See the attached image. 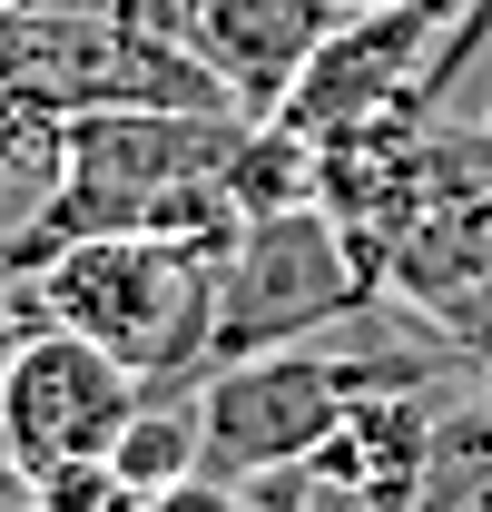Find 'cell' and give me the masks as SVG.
<instances>
[{
	"instance_id": "obj_1",
	"label": "cell",
	"mask_w": 492,
	"mask_h": 512,
	"mask_svg": "<svg viewBox=\"0 0 492 512\" xmlns=\"http://www.w3.org/2000/svg\"><path fill=\"white\" fill-rule=\"evenodd\" d=\"M50 325L109 345L119 365L148 384H178L207 365V306H217V247L197 237H158V227H99V237H60L30 266Z\"/></svg>"
},
{
	"instance_id": "obj_2",
	"label": "cell",
	"mask_w": 492,
	"mask_h": 512,
	"mask_svg": "<svg viewBox=\"0 0 492 512\" xmlns=\"http://www.w3.org/2000/svg\"><path fill=\"white\" fill-rule=\"evenodd\" d=\"M384 296L374 266L355 256V237L315 207H276V217H246L237 247L217 256V306H207V365L227 355H266V345H296L325 325H355Z\"/></svg>"
},
{
	"instance_id": "obj_3",
	"label": "cell",
	"mask_w": 492,
	"mask_h": 512,
	"mask_svg": "<svg viewBox=\"0 0 492 512\" xmlns=\"http://www.w3.org/2000/svg\"><path fill=\"white\" fill-rule=\"evenodd\" d=\"M384 384H424V365L325 355V345L227 355V365H207V394H197L207 463H217V473H286V463H306V453L355 414V394H384Z\"/></svg>"
},
{
	"instance_id": "obj_4",
	"label": "cell",
	"mask_w": 492,
	"mask_h": 512,
	"mask_svg": "<svg viewBox=\"0 0 492 512\" xmlns=\"http://www.w3.org/2000/svg\"><path fill=\"white\" fill-rule=\"evenodd\" d=\"M138 404H148V375L119 365L109 345L69 335V325H30V335L0 355V444H10L20 473L109 453Z\"/></svg>"
},
{
	"instance_id": "obj_5",
	"label": "cell",
	"mask_w": 492,
	"mask_h": 512,
	"mask_svg": "<svg viewBox=\"0 0 492 512\" xmlns=\"http://www.w3.org/2000/svg\"><path fill=\"white\" fill-rule=\"evenodd\" d=\"M335 20V0H187V50L207 60L237 119H276V99L306 79Z\"/></svg>"
},
{
	"instance_id": "obj_6",
	"label": "cell",
	"mask_w": 492,
	"mask_h": 512,
	"mask_svg": "<svg viewBox=\"0 0 492 512\" xmlns=\"http://www.w3.org/2000/svg\"><path fill=\"white\" fill-rule=\"evenodd\" d=\"M109 463H119L138 493H158V483L197 473V463H207V424H197V404H168V384H148V404L119 424Z\"/></svg>"
},
{
	"instance_id": "obj_7",
	"label": "cell",
	"mask_w": 492,
	"mask_h": 512,
	"mask_svg": "<svg viewBox=\"0 0 492 512\" xmlns=\"http://www.w3.org/2000/svg\"><path fill=\"white\" fill-rule=\"evenodd\" d=\"M30 503H40V512H138L148 493L128 483L109 453H79V463H50V473H30Z\"/></svg>"
},
{
	"instance_id": "obj_8",
	"label": "cell",
	"mask_w": 492,
	"mask_h": 512,
	"mask_svg": "<svg viewBox=\"0 0 492 512\" xmlns=\"http://www.w3.org/2000/svg\"><path fill=\"white\" fill-rule=\"evenodd\" d=\"M0 10H40V20H109V30L187 40V0H0Z\"/></svg>"
},
{
	"instance_id": "obj_9",
	"label": "cell",
	"mask_w": 492,
	"mask_h": 512,
	"mask_svg": "<svg viewBox=\"0 0 492 512\" xmlns=\"http://www.w3.org/2000/svg\"><path fill=\"white\" fill-rule=\"evenodd\" d=\"M138 512H256V493H246L237 473H217V463H197V473H178V483H158Z\"/></svg>"
},
{
	"instance_id": "obj_10",
	"label": "cell",
	"mask_w": 492,
	"mask_h": 512,
	"mask_svg": "<svg viewBox=\"0 0 492 512\" xmlns=\"http://www.w3.org/2000/svg\"><path fill=\"white\" fill-rule=\"evenodd\" d=\"M10 503H30V473L10 463V444H0V512H10Z\"/></svg>"
},
{
	"instance_id": "obj_11",
	"label": "cell",
	"mask_w": 492,
	"mask_h": 512,
	"mask_svg": "<svg viewBox=\"0 0 492 512\" xmlns=\"http://www.w3.org/2000/svg\"><path fill=\"white\" fill-rule=\"evenodd\" d=\"M335 10H384V0H335Z\"/></svg>"
},
{
	"instance_id": "obj_12",
	"label": "cell",
	"mask_w": 492,
	"mask_h": 512,
	"mask_svg": "<svg viewBox=\"0 0 492 512\" xmlns=\"http://www.w3.org/2000/svg\"><path fill=\"white\" fill-rule=\"evenodd\" d=\"M10 512H40V503H10Z\"/></svg>"
},
{
	"instance_id": "obj_13",
	"label": "cell",
	"mask_w": 492,
	"mask_h": 512,
	"mask_svg": "<svg viewBox=\"0 0 492 512\" xmlns=\"http://www.w3.org/2000/svg\"><path fill=\"white\" fill-rule=\"evenodd\" d=\"M473 512H492V493H483V503H473Z\"/></svg>"
}]
</instances>
